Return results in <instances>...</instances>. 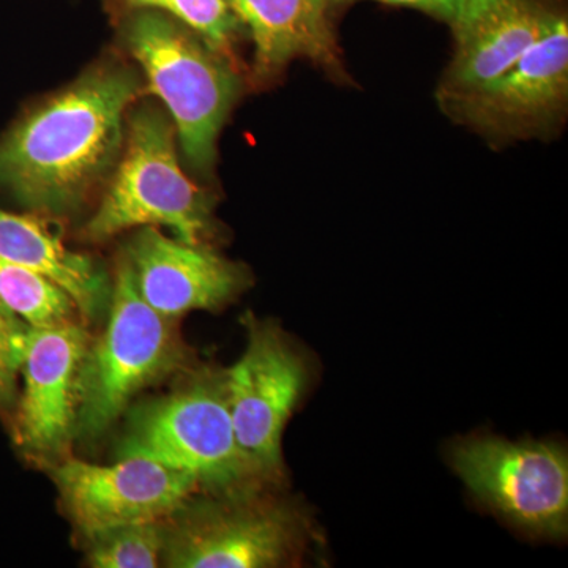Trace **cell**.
I'll return each mask as SVG.
<instances>
[{
  "label": "cell",
  "mask_w": 568,
  "mask_h": 568,
  "mask_svg": "<svg viewBox=\"0 0 568 568\" xmlns=\"http://www.w3.org/2000/svg\"><path fill=\"white\" fill-rule=\"evenodd\" d=\"M52 474L71 521L88 541L123 526L166 521L200 488L186 474L144 458L106 466L67 459Z\"/></svg>",
  "instance_id": "10"
},
{
  "label": "cell",
  "mask_w": 568,
  "mask_h": 568,
  "mask_svg": "<svg viewBox=\"0 0 568 568\" xmlns=\"http://www.w3.org/2000/svg\"><path fill=\"white\" fill-rule=\"evenodd\" d=\"M0 298L26 324L54 325L73 320V301L43 276L26 271L0 256Z\"/></svg>",
  "instance_id": "16"
},
{
  "label": "cell",
  "mask_w": 568,
  "mask_h": 568,
  "mask_svg": "<svg viewBox=\"0 0 568 568\" xmlns=\"http://www.w3.org/2000/svg\"><path fill=\"white\" fill-rule=\"evenodd\" d=\"M91 342L73 321L29 325L14 440L31 457H58L77 435L82 366Z\"/></svg>",
  "instance_id": "11"
},
{
  "label": "cell",
  "mask_w": 568,
  "mask_h": 568,
  "mask_svg": "<svg viewBox=\"0 0 568 568\" xmlns=\"http://www.w3.org/2000/svg\"><path fill=\"white\" fill-rule=\"evenodd\" d=\"M28 328L0 298V409H9L17 398Z\"/></svg>",
  "instance_id": "19"
},
{
  "label": "cell",
  "mask_w": 568,
  "mask_h": 568,
  "mask_svg": "<svg viewBox=\"0 0 568 568\" xmlns=\"http://www.w3.org/2000/svg\"><path fill=\"white\" fill-rule=\"evenodd\" d=\"M0 256L61 287L85 317L110 302V280L88 256L71 252L31 216L0 209Z\"/></svg>",
  "instance_id": "15"
},
{
  "label": "cell",
  "mask_w": 568,
  "mask_h": 568,
  "mask_svg": "<svg viewBox=\"0 0 568 568\" xmlns=\"http://www.w3.org/2000/svg\"><path fill=\"white\" fill-rule=\"evenodd\" d=\"M166 529L163 560L174 568H271L297 559L306 537L301 510L256 491L189 503Z\"/></svg>",
  "instance_id": "7"
},
{
  "label": "cell",
  "mask_w": 568,
  "mask_h": 568,
  "mask_svg": "<svg viewBox=\"0 0 568 568\" xmlns=\"http://www.w3.org/2000/svg\"><path fill=\"white\" fill-rule=\"evenodd\" d=\"M562 9L556 0H470L454 26L455 51L436 97L488 84L540 40Z\"/></svg>",
  "instance_id": "13"
},
{
  "label": "cell",
  "mask_w": 568,
  "mask_h": 568,
  "mask_svg": "<svg viewBox=\"0 0 568 568\" xmlns=\"http://www.w3.org/2000/svg\"><path fill=\"white\" fill-rule=\"evenodd\" d=\"M140 92L133 71L106 67L52 97L0 141V190L33 212L77 211L118 162Z\"/></svg>",
  "instance_id": "1"
},
{
  "label": "cell",
  "mask_w": 568,
  "mask_h": 568,
  "mask_svg": "<svg viewBox=\"0 0 568 568\" xmlns=\"http://www.w3.org/2000/svg\"><path fill=\"white\" fill-rule=\"evenodd\" d=\"M126 263L142 301L170 320L222 308L248 286L242 265L203 245L166 237L155 226H144L134 235Z\"/></svg>",
  "instance_id": "12"
},
{
  "label": "cell",
  "mask_w": 568,
  "mask_h": 568,
  "mask_svg": "<svg viewBox=\"0 0 568 568\" xmlns=\"http://www.w3.org/2000/svg\"><path fill=\"white\" fill-rule=\"evenodd\" d=\"M115 454L179 470L216 496L264 484L239 447L223 373H203L133 409Z\"/></svg>",
  "instance_id": "2"
},
{
  "label": "cell",
  "mask_w": 568,
  "mask_h": 568,
  "mask_svg": "<svg viewBox=\"0 0 568 568\" xmlns=\"http://www.w3.org/2000/svg\"><path fill=\"white\" fill-rule=\"evenodd\" d=\"M452 121L489 144L547 138L568 106V20L560 9L540 40L515 65L474 91L439 97Z\"/></svg>",
  "instance_id": "8"
},
{
  "label": "cell",
  "mask_w": 568,
  "mask_h": 568,
  "mask_svg": "<svg viewBox=\"0 0 568 568\" xmlns=\"http://www.w3.org/2000/svg\"><path fill=\"white\" fill-rule=\"evenodd\" d=\"M223 376L242 454L261 480H282L284 426L308 384L304 357L278 325L252 320L244 354Z\"/></svg>",
  "instance_id": "9"
},
{
  "label": "cell",
  "mask_w": 568,
  "mask_h": 568,
  "mask_svg": "<svg viewBox=\"0 0 568 568\" xmlns=\"http://www.w3.org/2000/svg\"><path fill=\"white\" fill-rule=\"evenodd\" d=\"M181 362V338L173 320L142 301L125 261L111 290L106 328L85 354L74 436L88 440L102 436L125 413L133 396Z\"/></svg>",
  "instance_id": "4"
},
{
  "label": "cell",
  "mask_w": 568,
  "mask_h": 568,
  "mask_svg": "<svg viewBox=\"0 0 568 568\" xmlns=\"http://www.w3.org/2000/svg\"><path fill=\"white\" fill-rule=\"evenodd\" d=\"M122 3L134 10L170 14L226 59L242 29L226 0H122Z\"/></svg>",
  "instance_id": "17"
},
{
  "label": "cell",
  "mask_w": 568,
  "mask_h": 568,
  "mask_svg": "<svg viewBox=\"0 0 568 568\" xmlns=\"http://www.w3.org/2000/svg\"><path fill=\"white\" fill-rule=\"evenodd\" d=\"M448 459L469 491L515 528L567 536L568 458L558 444L474 436L455 443Z\"/></svg>",
  "instance_id": "6"
},
{
  "label": "cell",
  "mask_w": 568,
  "mask_h": 568,
  "mask_svg": "<svg viewBox=\"0 0 568 568\" xmlns=\"http://www.w3.org/2000/svg\"><path fill=\"white\" fill-rule=\"evenodd\" d=\"M125 40L152 91L170 110L186 159L209 173L220 132L241 93L233 65L162 11H138L126 24Z\"/></svg>",
  "instance_id": "3"
},
{
  "label": "cell",
  "mask_w": 568,
  "mask_h": 568,
  "mask_svg": "<svg viewBox=\"0 0 568 568\" xmlns=\"http://www.w3.org/2000/svg\"><path fill=\"white\" fill-rule=\"evenodd\" d=\"M354 2H358V0H336V6L338 9H343ZM375 2L418 10L436 20L446 22L452 28L463 17L470 0H375Z\"/></svg>",
  "instance_id": "20"
},
{
  "label": "cell",
  "mask_w": 568,
  "mask_h": 568,
  "mask_svg": "<svg viewBox=\"0 0 568 568\" xmlns=\"http://www.w3.org/2000/svg\"><path fill=\"white\" fill-rule=\"evenodd\" d=\"M164 521L138 523L89 541V562L95 568H153L163 558Z\"/></svg>",
  "instance_id": "18"
},
{
  "label": "cell",
  "mask_w": 568,
  "mask_h": 568,
  "mask_svg": "<svg viewBox=\"0 0 568 568\" xmlns=\"http://www.w3.org/2000/svg\"><path fill=\"white\" fill-rule=\"evenodd\" d=\"M252 37L253 73L271 81L297 59L331 80L349 82L335 31L336 0H226Z\"/></svg>",
  "instance_id": "14"
},
{
  "label": "cell",
  "mask_w": 568,
  "mask_h": 568,
  "mask_svg": "<svg viewBox=\"0 0 568 568\" xmlns=\"http://www.w3.org/2000/svg\"><path fill=\"white\" fill-rule=\"evenodd\" d=\"M207 196L183 173L173 125L162 112H134L114 182L85 226L92 241L138 226L170 227L179 241L201 245L212 234Z\"/></svg>",
  "instance_id": "5"
}]
</instances>
